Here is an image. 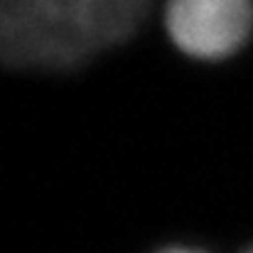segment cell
Returning <instances> with one entry per match:
<instances>
[{
  "label": "cell",
  "instance_id": "6da1fadb",
  "mask_svg": "<svg viewBox=\"0 0 253 253\" xmlns=\"http://www.w3.org/2000/svg\"><path fill=\"white\" fill-rule=\"evenodd\" d=\"M103 49L91 0H0V67L74 69Z\"/></svg>",
  "mask_w": 253,
  "mask_h": 253
},
{
  "label": "cell",
  "instance_id": "7a4b0ae2",
  "mask_svg": "<svg viewBox=\"0 0 253 253\" xmlns=\"http://www.w3.org/2000/svg\"><path fill=\"white\" fill-rule=\"evenodd\" d=\"M172 44L199 62L234 57L253 32V0H168Z\"/></svg>",
  "mask_w": 253,
  "mask_h": 253
},
{
  "label": "cell",
  "instance_id": "3957f363",
  "mask_svg": "<svg viewBox=\"0 0 253 253\" xmlns=\"http://www.w3.org/2000/svg\"><path fill=\"white\" fill-rule=\"evenodd\" d=\"M108 49L130 40L143 25L150 0H91Z\"/></svg>",
  "mask_w": 253,
  "mask_h": 253
},
{
  "label": "cell",
  "instance_id": "277c9868",
  "mask_svg": "<svg viewBox=\"0 0 253 253\" xmlns=\"http://www.w3.org/2000/svg\"><path fill=\"white\" fill-rule=\"evenodd\" d=\"M158 253H207V251H199V249H192V246H168V249H160Z\"/></svg>",
  "mask_w": 253,
  "mask_h": 253
},
{
  "label": "cell",
  "instance_id": "5b68a950",
  "mask_svg": "<svg viewBox=\"0 0 253 253\" xmlns=\"http://www.w3.org/2000/svg\"><path fill=\"white\" fill-rule=\"evenodd\" d=\"M244 253H253V246H251V249H249V251H244Z\"/></svg>",
  "mask_w": 253,
  "mask_h": 253
}]
</instances>
